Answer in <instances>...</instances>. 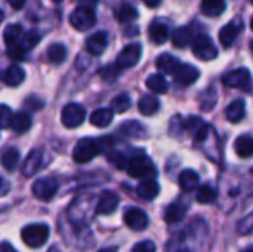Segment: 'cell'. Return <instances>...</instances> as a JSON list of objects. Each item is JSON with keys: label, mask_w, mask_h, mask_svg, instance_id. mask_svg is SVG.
Listing matches in <instances>:
<instances>
[{"label": "cell", "mask_w": 253, "mask_h": 252, "mask_svg": "<svg viewBox=\"0 0 253 252\" xmlns=\"http://www.w3.org/2000/svg\"><path fill=\"white\" fill-rule=\"evenodd\" d=\"M206 126V123L200 119V117H194V116H190L187 120H185V129L190 131L194 137Z\"/></svg>", "instance_id": "f35d334b"}, {"label": "cell", "mask_w": 253, "mask_h": 252, "mask_svg": "<svg viewBox=\"0 0 253 252\" xmlns=\"http://www.w3.org/2000/svg\"><path fill=\"white\" fill-rule=\"evenodd\" d=\"M123 220H125V224H126L129 229L135 230V232H142V230H145L147 226H148V217H147V214H145L142 209H139V208H130V209H127V211L125 212Z\"/></svg>", "instance_id": "8fae6325"}, {"label": "cell", "mask_w": 253, "mask_h": 252, "mask_svg": "<svg viewBox=\"0 0 253 252\" xmlns=\"http://www.w3.org/2000/svg\"><path fill=\"white\" fill-rule=\"evenodd\" d=\"M199 186V174L194 172L193 169H185L179 174V187L190 193L194 192Z\"/></svg>", "instance_id": "7402d4cb"}, {"label": "cell", "mask_w": 253, "mask_h": 252, "mask_svg": "<svg viewBox=\"0 0 253 252\" xmlns=\"http://www.w3.org/2000/svg\"><path fill=\"white\" fill-rule=\"evenodd\" d=\"M243 252H253V248H248V250H245Z\"/></svg>", "instance_id": "f907efd6"}, {"label": "cell", "mask_w": 253, "mask_h": 252, "mask_svg": "<svg viewBox=\"0 0 253 252\" xmlns=\"http://www.w3.org/2000/svg\"><path fill=\"white\" fill-rule=\"evenodd\" d=\"M0 252H16V250L12 245H9L7 242H1L0 244Z\"/></svg>", "instance_id": "bcb514c9"}, {"label": "cell", "mask_w": 253, "mask_h": 252, "mask_svg": "<svg viewBox=\"0 0 253 252\" xmlns=\"http://www.w3.org/2000/svg\"><path fill=\"white\" fill-rule=\"evenodd\" d=\"M249 1H251V3H252V4H253V0H249Z\"/></svg>", "instance_id": "6f0895ef"}, {"label": "cell", "mask_w": 253, "mask_h": 252, "mask_svg": "<svg viewBox=\"0 0 253 252\" xmlns=\"http://www.w3.org/2000/svg\"><path fill=\"white\" fill-rule=\"evenodd\" d=\"M173 77L176 83H179L181 86H190L200 77V71L190 64H181Z\"/></svg>", "instance_id": "5bb4252c"}, {"label": "cell", "mask_w": 253, "mask_h": 252, "mask_svg": "<svg viewBox=\"0 0 253 252\" xmlns=\"http://www.w3.org/2000/svg\"><path fill=\"white\" fill-rule=\"evenodd\" d=\"M99 252H117L114 248H108V250H102V251H99Z\"/></svg>", "instance_id": "681fc988"}, {"label": "cell", "mask_w": 253, "mask_h": 252, "mask_svg": "<svg viewBox=\"0 0 253 252\" xmlns=\"http://www.w3.org/2000/svg\"><path fill=\"white\" fill-rule=\"evenodd\" d=\"M251 49H252V53H253V40H252V43H251Z\"/></svg>", "instance_id": "9f6ffc18"}, {"label": "cell", "mask_w": 253, "mask_h": 252, "mask_svg": "<svg viewBox=\"0 0 253 252\" xmlns=\"http://www.w3.org/2000/svg\"><path fill=\"white\" fill-rule=\"evenodd\" d=\"M15 132L18 134H22V132H27L30 128H31V117L28 113L25 111H21V113H16L12 116V120H10V125H9Z\"/></svg>", "instance_id": "4316f807"}, {"label": "cell", "mask_w": 253, "mask_h": 252, "mask_svg": "<svg viewBox=\"0 0 253 252\" xmlns=\"http://www.w3.org/2000/svg\"><path fill=\"white\" fill-rule=\"evenodd\" d=\"M114 16L119 22L122 24H126V22H132L138 18V10L132 6V4H122L116 12H114Z\"/></svg>", "instance_id": "1f68e13d"}, {"label": "cell", "mask_w": 253, "mask_h": 252, "mask_svg": "<svg viewBox=\"0 0 253 252\" xmlns=\"http://www.w3.org/2000/svg\"><path fill=\"white\" fill-rule=\"evenodd\" d=\"M243 30V22L240 19L231 21L230 24L224 25L219 31V42L222 43L224 48H230L234 40L237 39V36L240 34V31Z\"/></svg>", "instance_id": "7c38bea8"}, {"label": "cell", "mask_w": 253, "mask_h": 252, "mask_svg": "<svg viewBox=\"0 0 253 252\" xmlns=\"http://www.w3.org/2000/svg\"><path fill=\"white\" fill-rule=\"evenodd\" d=\"M251 28L253 30V16H252V21H251Z\"/></svg>", "instance_id": "11a10c76"}, {"label": "cell", "mask_w": 253, "mask_h": 252, "mask_svg": "<svg viewBox=\"0 0 253 252\" xmlns=\"http://www.w3.org/2000/svg\"><path fill=\"white\" fill-rule=\"evenodd\" d=\"M138 108H139V111H141L144 116H153V114H156V113L159 111L160 102H159V100H157L156 97H153V95H145V97H142V98L139 100Z\"/></svg>", "instance_id": "83f0119b"}, {"label": "cell", "mask_w": 253, "mask_h": 252, "mask_svg": "<svg viewBox=\"0 0 253 252\" xmlns=\"http://www.w3.org/2000/svg\"><path fill=\"white\" fill-rule=\"evenodd\" d=\"M234 150L237 156L242 159H248L253 156V137H249V135L239 137L234 143Z\"/></svg>", "instance_id": "603a6c76"}, {"label": "cell", "mask_w": 253, "mask_h": 252, "mask_svg": "<svg viewBox=\"0 0 253 252\" xmlns=\"http://www.w3.org/2000/svg\"><path fill=\"white\" fill-rule=\"evenodd\" d=\"M130 107V98L127 94H120L111 101V110L113 113H125Z\"/></svg>", "instance_id": "8d00e7d4"}, {"label": "cell", "mask_w": 253, "mask_h": 252, "mask_svg": "<svg viewBox=\"0 0 253 252\" xmlns=\"http://www.w3.org/2000/svg\"><path fill=\"white\" fill-rule=\"evenodd\" d=\"M50 230L46 224H30L22 229L21 238L28 248H42L49 239Z\"/></svg>", "instance_id": "3957f363"}, {"label": "cell", "mask_w": 253, "mask_h": 252, "mask_svg": "<svg viewBox=\"0 0 253 252\" xmlns=\"http://www.w3.org/2000/svg\"><path fill=\"white\" fill-rule=\"evenodd\" d=\"M196 201L202 205H206V203H212L216 201V190L209 186V184H205L202 186L199 190H197V195H196Z\"/></svg>", "instance_id": "e575fe53"}, {"label": "cell", "mask_w": 253, "mask_h": 252, "mask_svg": "<svg viewBox=\"0 0 253 252\" xmlns=\"http://www.w3.org/2000/svg\"><path fill=\"white\" fill-rule=\"evenodd\" d=\"M202 12L206 16H219L225 10V0H202Z\"/></svg>", "instance_id": "484cf974"}, {"label": "cell", "mask_w": 253, "mask_h": 252, "mask_svg": "<svg viewBox=\"0 0 253 252\" xmlns=\"http://www.w3.org/2000/svg\"><path fill=\"white\" fill-rule=\"evenodd\" d=\"M141 55H142V46L139 43H130V45H127V46H125L122 49V52L119 53L114 65L119 70L132 68L139 62Z\"/></svg>", "instance_id": "52a82bcc"}, {"label": "cell", "mask_w": 253, "mask_h": 252, "mask_svg": "<svg viewBox=\"0 0 253 252\" xmlns=\"http://www.w3.org/2000/svg\"><path fill=\"white\" fill-rule=\"evenodd\" d=\"M113 146V140L110 137L102 138H83L80 140L73 151V157L77 163H86L95 159L98 154L110 150Z\"/></svg>", "instance_id": "6da1fadb"}, {"label": "cell", "mask_w": 253, "mask_h": 252, "mask_svg": "<svg viewBox=\"0 0 253 252\" xmlns=\"http://www.w3.org/2000/svg\"><path fill=\"white\" fill-rule=\"evenodd\" d=\"M156 65H157V68H159L162 73H165V74H172V76H173V74L176 73V70L179 68L181 62H179L178 58L172 56L170 53H162V55L157 58Z\"/></svg>", "instance_id": "d6986e66"}, {"label": "cell", "mask_w": 253, "mask_h": 252, "mask_svg": "<svg viewBox=\"0 0 253 252\" xmlns=\"http://www.w3.org/2000/svg\"><path fill=\"white\" fill-rule=\"evenodd\" d=\"M245 114H246V104H245L243 100H236V101H233V102L228 105L227 111H225L227 119H228L230 122H233V123H239V122L245 117Z\"/></svg>", "instance_id": "cb8c5ba5"}, {"label": "cell", "mask_w": 253, "mask_h": 252, "mask_svg": "<svg viewBox=\"0 0 253 252\" xmlns=\"http://www.w3.org/2000/svg\"><path fill=\"white\" fill-rule=\"evenodd\" d=\"M22 34H24L22 33V27L18 25V24L7 25L4 28V33H3V39H4V43H6L7 55L12 59H16V61H21V59L25 58V50L21 46Z\"/></svg>", "instance_id": "7a4b0ae2"}, {"label": "cell", "mask_w": 253, "mask_h": 252, "mask_svg": "<svg viewBox=\"0 0 253 252\" xmlns=\"http://www.w3.org/2000/svg\"><path fill=\"white\" fill-rule=\"evenodd\" d=\"M31 190H33V195L36 199L47 202L56 195L58 183L53 178H40V180H36L33 183Z\"/></svg>", "instance_id": "9c48e42d"}, {"label": "cell", "mask_w": 253, "mask_h": 252, "mask_svg": "<svg viewBox=\"0 0 253 252\" xmlns=\"http://www.w3.org/2000/svg\"><path fill=\"white\" fill-rule=\"evenodd\" d=\"M12 110L4 105V104H0V129H4V128H9L10 125V120H12Z\"/></svg>", "instance_id": "60d3db41"}, {"label": "cell", "mask_w": 253, "mask_h": 252, "mask_svg": "<svg viewBox=\"0 0 253 252\" xmlns=\"http://www.w3.org/2000/svg\"><path fill=\"white\" fill-rule=\"evenodd\" d=\"M193 53L200 61H212L218 56V49L209 36L199 34L193 42Z\"/></svg>", "instance_id": "277c9868"}, {"label": "cell", "mask_w": 253, "mask_h": 252, "mask_svg": "<svg viewBox=\"0 0 253 252\" xmlns=\"http://www.w3.org/2000/svg\"><path fill=\"white\" fill-rule=\"evenodd\" d=\"M107 157H108V162L114 168H117V169H126L127 168V162L129 160L126 159V156L123 153H120V151H108Z\"/></svg>", "instance_id": "74e56055"}, {"label": "cell", "mask_w": 253, "mask_h": 252, "mask_svg": "<svg viewBox=\"0 0 253 252\" xmlns=\"http://www.w3.org/2000/svg\"><path fill=\"white\" fill-rule=\"evenodd\" d=\"M114 113L111 108H99L92 113L90 116V123L96 128H107L113 122Z\"/></svg>", "instance_id": "d4e9b609"}, {"label": "cell", "mask_w": 253, "mask_h": 252, "mask_svg": "<svg viewBox=\"0 0 253 252\" xmlns=\"http://www.w3.org/2000/svg\"><path fill=\"white\" fill-rule=\"evenodd\" d=\"M40 40H42L40 33H39L37 30H30V31H27V33H24V34H22L21 46H22V49L27 52V50L33 49L34 46H37Z\"/></svg>", "instance_id": "d590c367"}, {"label": "cell", "mask_w": 253, "mask_h": 252, "mask_svg": "<svg viewBox=\"0 0 253 252\" xmlns=\"http://www.w3.org/2000/svg\"><path fill=\"white\" fill-rule=\"evenodd\" d=\"M53 3H61V1H64V0H52Z\"/></svg>", "instance_id": "816d5d0a"}, {"label": "cell", "mask_w": 253, "mask_h": 252, "mask_svg": "<svg viewBox=\"0 0 253 252\" xmlns=\"http://www.w3.org/2000/svg\"><path fill=\"white\" fill-rule=\"evenodd\" d=\"M24 79H25V71H24L19 65H16V64L7 67L6 71H4L3 76H1V80H3L7 86H13V88H15V86H19V85L24 82Z\"/></svg>", "instance_id": "ffe728a7"}, {"label": "cell", "mask_w": 253, "mask_h": 252, "mask_svg": "<svg viewBox=\"0 0 253 252\" xmlns=\"http://www.w3.org/2000/svg\"><path fill=\"white\" fill-rule=\"evenodd\" d=\"M25 1L27 0H7V3L13 7V9H21V7H24V4H25Z\"/></svg>", "instance_id": "f6af8a7d"}, {"label": "cell", "mask_w": 253, "mask_h": 252, "mask_svg": "<svg viewBox=\"0 0 253 252\" xmlns=\"http://www.w3.org/2000/svg\"><path fill=\"white\" fill-rule=\"evenodd\" d=\"M70 24L77 31H87V30L93 28V25L96 24L95 12L92 9H89V7L79 6L70 15Z\"/></svg>", "instance_id": "8992f818"}, {"label": "cell", "mask_w": 253, "mask_h": 252, "mask_svg": "<svg viewBox=\"0 0 253 252\" xmlns=\"http://www.w3.org/2000/svg\"><path fill=\"white\" fill-rule=\"evenodd\" d=\"M136 193L141 199L144 201H153L159 196L160 193V186L156 180L153 178H147V180H142L138 187H136Z\"/></svg>", "instance_id": "e0dca14e"}, {"label": "cell", "mask_w": 253, "mask_h": 252, "mask_svg": "<svg viewBox=\"0 0 253 252\" xmlns=\"http://www.w3.org/2000/svg\"><path fill=\"white\" fill-rule=\"evenodd\" d=\"M25 107H27L28 110H31V111H36V110H40V108L43 107V102H42L39 98H36V97H30V98L25 101Z\"/></svg>", "instance_id": "ee69618b"}, {"label": "cell", "mask_w": 253, "mask_h": 252, "mask_svg": "<svg viewBox=\"0 0 253 252\" xmlns=\"http://www.w3.org/2000/svg\"><path fill=\"white\" fill-rule=\"evenodd\" d=\"M108 45V36L105 31H98L86 40V49L90 55L99 56L104 53Z\"/></svg>", "instance_id": "9a60e30c"}, {"label": "cell", "mask_w": 253, "mask_h": 252, "mask_svg": "<svg viewBox=\"0 0 253 252\" xmlns=\"http://www.w3.org/2000/svg\"><path fill=\"white\" fill-rule=\"evenodd\" d=\"M178 252H190V251H188V250H179Z\"/></svg>", "instance_id": "db71d44e"}, {"label": "cell", "mask_w": 253, "mask_h": 252, "mask_svg": "<svg viewBox=\"0 0 253 252\" xmlns=\"http://www.w3.org/2000/svg\"><path fill=\"white\" fill-rule=\"evenodd\" d=\"M119 68L116 65H107L105 68L101 70V79L107 83H111L116 80V77L119 76Z\"/></svg>", "instance_id": "ab89813d"}, {"label": "cell", "mask_w": 253, "mask_h": 252, "mask_svg": "<svg viewBox=\"0 0 253 252\" xmlns=\"http://www.w3.org/2000/svg\"><path fill=\"white\" fill-rule=\"evenodd\" d=\"M222 83L228 88L236 89H246L251 83V71L245 67L236 68L230 73H227L222 77Z\"/></svg>", "instance_id": "30bf717a"}, {"label": "cell", "mask_w": 253, "mask_h": 252, "mask_svg": "<svg viewBox=\"0 0 253 252\" xmlns=\"http://www.w3.org/2000/svg\"><path fill=\"white\" fill-rule=\"evenodd\" d=\"M132 252H156V245L151 241H142L133 247Z\"/></svg>", "instance_id": "7bdbcfd3"}, {"label": "cell", "mask_w": 253, "mask_h": 252, "mask_svg": "<svg viewBox=\"0 0 253 252\" xmlns=\"http://www.w3.org/2000/svg\"><path fill=\"white\" fill-rule=\"evenodd\" d=\"M120 132L130 138H144L145 137V128L136 120H129V122L123 123L120 126Z\"/></svg>", "instance_id": "f546056e"}, {"label": "cell", "mask_w": 253, "mask_h": 252, "mask_svg": "<svg viewBox=\"0 0 253 252\" xmlns=\"http://www.w3.org/2000/svg\"><path fill=\"white\" fill-rule=\"evenodd\" d=\"M47 59L52 64H62L67 58V49L61 43H52L46 50Z\"/></svg>", "instance_id": "4dcf8cb0"}, {"label": "cell", "mask_w": 253, "mask_h": 252, "mask_svg": "<svg viewBox=\"0 0 253 252\" xmlns=\"http://www.w3.org/2000/svg\"><path fill=\"white\" fill-rule=\"evenodd\" d=\"M148 36H150V40L156 45H163L168 37H169V30H168V25L159 22V21H154L151 22V25L148 27Z\"/></svg>", "instance_id": "44dd1931"}, {"label": "cell", "mask_w": 253, "mask_h": 252, "mask_svg": "<svg viewBox=\"0 0 253 252\" xmlns=\"http://www.w3.org/2000/svg\"><path fill=\"white\" fill-rule=\"evenodd\" d=\"M184 217H185V208L179 203H172L165 211V220L169 224L179 223Z\"/></svg>", "instance_id": "836d02e7"}, {"label": "cell", "mask_w": 253, "mask_h": 252, "mask_svg": "<svg viewBox=\"0 0 253 252\" xmlns=\"http://www.w3.org/2000/svg\"><path fill=\"white\" fill-rule=\"evenodd\" d=\"M19 150L15 149V147H10L7 150H4V153L1 154V165L6 171H13L19 162Z\"/></svg>", "instance_id": "d6a6232c"}, {"label": "cell", "mask_w": 253, "mask_h": 252, "mask_svg": "<svg viewBox=\"0 0 253 252\" xmlns=\"http://www.w3.org/2000/svg\"><path fill=\"white\" fill-rule=\"evenodd\" d=\"M240 235H252L253 233V212L249 214L243 221H240L239 227H237Z\"/></svg>", "instance_id": "b9f144b4"}, {"label": "cell", "mask_w": 253, "mask_h": 252, "mask_svg": "<svg viewBox=\"0 0 253 252\" xmlns=\"http://www.w3.org/2000/svg\"><path fill=\"white\" fill-rule=\"evenodd\" d=\"M142 1H144L145 6H148V7H151V9H153V7H157V6L162 3V0H142Z\"/></svg>", "instance_id": "7dc6e473"}, {"label": "cell", "mask_w": 253, "mask_h": 252, "mask_svg": "<svg viewBox=\"0 0 253 252\" xmlns=\"http://www.w3.org/2000/svg\"><path fill=\"white\" fill-rule=\"evenodd\" d=\"M1 184H3V178L0 177V189H1Z\"/></svg>", "instance_id": "f5cc1de1"}, {"label": "cell", "mask_w": 253, "mask_h": 252, "mask_svg": "<svg viewBox=\"0 0 253 252\" xmlns=\"http://www.w3.org/2000/svg\"><path fill=\"white\" fill-rule=\"evenodd\" d=\"M42 162H43V151L36 149V150H31L30 154L25 157L24 160V165H22V175L25 177H33L39 168L42 166Z\"/></svg>", "instance_id": "2e32d148"}, {"label": "cell", "mask_w": 253, "mask_h": 252, "mask_svg": "<svg viewBox=\"0 0 253 252\" xmlns=\"http://www.w3.org/2000/svg\"><path fill=\"white\" fill-rule=\"evenodd\" d=\"M3 19H4V12H3V10L0 9V24L3 22Z\"/></svg>", "instance_id": "c3c4849f"}, {"label": "cell", "mask_w": 253, "mask_h": 252, "mask_svg": "<svg viewBox=\"0 0 253 252\" xmlns=\"http://www.w3.org/2000/svg\"><path fill=\"white\" fill-rule=\"evenodd\" d=\"M127 174L132 178H148L156 174L154 163L147 156H135L127 162Z\"/></svg>", "instance_id": "5b68a950"}, {"label": "cell", "mask_w": 253, "mask_h": 252, "mask_svg": "<svg viewBox=\"0 0 253 252\" xmlns=\"http://www.w3.org/2000/svg\"><path fill=\"white\" fill-rule=\"evenodd\" d=\"M86 117V108L79 104V102H70L67 104L64 108H62V113H61V120H62V125L65 128H77L83 123Z\"/></svg>", "instance_id": "ba28073f"}, {"label": "cell", "mask_w": 253, "mask_h": 252, "mask_svg": "<svg viewBox=\"0 0 253 252\" xmlns=\"http://www.w3.org/2000/svg\"><path fill=\"white\" fill-rule=\"evenodd\" d=\"M145 85H147V88H148L150 91H153L154 94H166L168 89H169V85H168L165 76L160 74V73L151 74V76L147 79Z\"/></svg>", "instance_id": "f1b7e54d"}, {"label": "cell", "mask_w": 253, "mask_h": 252, "mask_svg": "<svg viewBox=\"0 0 253 252\" xmlns=\"http://www.w3.org/2000/svg\"><path fill=\"white\" fill-rule=\"evenodd\" d=\"M194 27L187 25V27H179L173 31L172 34V43L176 48H187L191 42H194Z\"/></svg>", "instance_id": "ac0fdd59"}, {"label": "cell", "mask_w": 253, "mask_h": 252, "mask_svg": "<svg viewBox=\"0 0 253 252\" xmlns=\"http://www.w3.org/2000/svg\"><path fill=\"white\" fill-rule=\"evenodd\" d=\"M252 172H253V169H252Z\"/></svg>", "instance_id": "680465c9"}, {"label": "cell", "mask_w": 253, "mask_h": 252, "mask_svg": "<svg viewBox=\"0 0 253 252\" xmlns=\"http://www.w3.org/2000/svg\"><path fill=\"white\" fill-rule=\"evenodd\" d=\"M119 203H120V199L114 192H104L101 195V198L98 199L95 212L96 214H104V215L113 214L117 209Z\"/></svg>", "instance_id": "4fadbf2b"}]
</instances>
